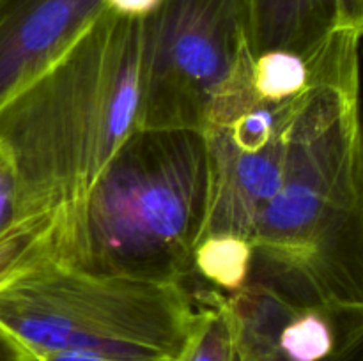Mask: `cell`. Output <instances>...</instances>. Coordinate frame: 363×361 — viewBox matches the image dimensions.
I'll use <instances>...</instances> for the list:
<instances>
[{
  "label": "cell",
  "instance_id": "obj_14",
  "mask_svg": "<svg viewBox=\"0 0 363 361\" xmlns=\"http://www.w3.org/2000/svg\"><path fill=\"white\" fill-rule=\"evenodd\" d=\"M319 361H363V306H360L337 349Z\"/></svg>",
  "mask_w": 363,
  "mask_h": 361
},
{
  "label": "cell",
  "instance_id": "obj_16",
  "mask_svg": "<svg viewBox=\"0 0 363 361\" xmlns=\"http://www.w3.org/2000/svg\"><path fill=\"white\" fill-rule=\"evenodd\" d=\"M339 28L353 30L363 38V0H337Z\"/></svg>",
  "mask_w": 363,
  "mask_h": 361
},
{
  "label": "cell",
  "instance_id": "obj_6",
  "mask_svg": "<svg viewBox=\"0 0 363 361\" xmlns=\"http://www.w3.org/2000/svg\"><path fill=\"white\" fill-rule=\"evenodd\" d=\"M296 99L257 101L230 122L202 131L209 190L201 239L238 236L252 241L262 212L282 183Z\"/></svg>",
  "mask_w": 363,
  "mask_h": 361
},
{
  "label": "cell",
  "instance_id": "obj_15",
  "mask_svg": "<svg viewBox=\"0 0 363 361\" xmlns=\"http://www.w3.org/2000/svg\"><path fill=\"white\" fill-rule=\"evenodd\" d=\"M105 9L113 14L133 20H144L155 13L162 0H103Z\"/></svg>",
  "mask_w": 363,
  "mask_h": 361
},
{
  "label": "cell",
  "instance_id": "obj_13",
  "mask_svg": "<svg viewBox=\"0 0 363 361\" xmlns=\"http://www.w3.org/2000/svg\"><path fill=\"white\" fill-rule=\"evenodd\" d=\"M20 222V186L9 152L0 145V237Z\"/></svg>",
  "mask_w": 363,
  "mask_h": 361
},
{
  "label": "cell",
  "instance_id": "obj_1",
  "mask_svg": "<svg viewBox=\"0 0 363 361\" xmlns=\"http://www.w3.org/2000/svg\"><path fill=\"white\" fill-rule=\"evenodd\" d=\"M362 35L337 28L296 99L286 170L252 236L248 282L300 306H363Z\"/></svg>",
  "mask_w": 363,
  "mask_h": 361
},
{
  "label": "cell",
  "instance_id": "obj_7",
  "mask_svg": "<svg viewBox=\"0 0 363 361\" xmlns=\"http://www.w3.org/2000/svg\"><path fill=\"white\" fill-rule=\"evenodd\" d=\"M105 11L103 0H0V108Z\"/></svg>",
  "mask_w": 363,
  "mask_h": 361
},
{
  "label": "cell",
  "instance_id": "obj_2",
  "mask_svg": "<svg viewBox=\"0 0 363 361\" xmlns=\"http://www.w3.org/2000/svg\"><path fill=\"white\" fill-rule=\"evenodd\" d=\"M142 20L103 11L0 108V145L20 186V219L67 211L140 122Z\"/></svg>",
  "mask_w": 363,
  "mask_h": 361
},
{
  "label": "cell",
  "instance_id": "obj_9",
  "mask_svg": "<svg viewBox=\"0 0 363 361\" xmlns=\"http://www.w3.org/2000/svg\"><path fill=\"white\" fill-rule=\"evenodd\" d=\"M176 361H257L245 345L225 294L195 308L190 333Z\"/></svg>",
  "mask_w": 363,
  "mask_h": 361
},
{
  "label": "cell",
  "instance_id": "obj_11",
  "mask_svg": "<svg viewBox=\"0 0 363 361\" xmlns=\"http://www.w3.org/2000/svg\"><path fill=\"white\" fill-rule=\"evenodd\" d=\"M254 246L238 236H208L195 248L194 273L225 296L243 289L252 276Z\"/></svg>",
  "mask_w": 363,
  "mask_h": 361
},
{
  "label": "cell",
  "instance_id": "obj_10",
  "mask_svg": "<svg viewBox=\"0 0 363 361\" xmlns=\"http://www.w3.org/2000/svg\"><path fill=\"white\" fill-rule=\"evenodd\" d=\"M62 211L20 219L0 237V289L41 262L55 260Z\"/></svg>",
  "mask_w": 363,
  "mask_h": 361
},
{
  "label": "cell",
  "instance_id": "obj_12",
  "mask_svg": "<svg viewBox=\"0 0 363 361\" xmlns=\"http://www.w3.org/2000/svg\"><path fill=\"white\" fill-rule=\"evenodd\" d=\"M314 78L311 60L289 52H264L254 60V88L261 101L284 103L303 94Z\"/></svg>",
  "mask_w": 363,
  "mask_h": 361
},
{
  "label": "cell",
  "instance_id": "obj_3",
  "mask_svg": "<svg viewBox=\"0 0 363 361\" xmlns=\"http://www.w3.org/2000/svg\"><path fill=\"white\" fill-rule=\"evenodd\" d=\"M208 190L202 131L137 127L87 195L62 211L55 260L98 275L183 283L194 273Z\"/></svg>",
  "mask_w": 363,
  "mask_h": 361
},
{
  "label": "cell",
  "instance_id": "obj_17",
  "mask_svg": "<svg viewBox=\"0 0 363 361\" xmlns=\"http://www.w3.org/2000/svg\"><path fill=\"white\" fill-rule=\"evenodd\" d=\"M0 361H34L6 333L0 331Z\"/></svg>",
  "mask_w": 363,
  "mask_h": 361
},
{
  "label": "cell",
  "instance_id": "obj_8",
  "mask_svg": "<svg viewBox=\"0 0 363 361\" xmlns=\"http://www.w3.org/2000/svg\"><path fill=\"white\" fill-rule=\"evenodd\" d=\"M339 28L337 0H250V50L311 60Z\"/></svg>",
  "mask_w": 363,
  "mask_h": 361
},
{
  "label": "cell",
  "instance_id": "obj_5",
  "mask_svg": "<svg viewBox=\"0 0 363 361\" xmlns=\"http://www.w3.org/2000/svg\"><path fill=\"white\" fill-rule=\"evenodd\" d=\"M138 127L202 131L250 50V0H162L142 20Z\"/></svg>",
  "mask_w": 363,
  "mask_h": 361
},
{
  "label": "cell",
  "instance_id": "obj_4",
  "mask_svg": "<svg viewBox=\"0 0 363 361\" xmlns=\"http://www.w3.org/2000/svg\"><path fill=\"white\" fill-rule=\"evenodd\" d=\"M194 317L181 282L98 275L53 258L0 289V331L34 361L60 350L176 361Z\"/></svg>",
  "mask_w": 363,
  "mask_h": 361
}]
</instances>
